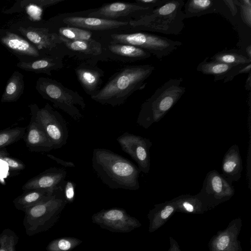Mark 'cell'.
I'll return each mask as SVG.
<instances>
[{"instance_id": "cell-29", "label": "cell", "mask_w": 251, "mask_h": 251, "mask_svg": "<svg viewBox=\"0 0 251 251\" xmlns=\"http://www.w3.org/2000/svg\"><path fill=\"white\" fill-rule=\"evenodd\" d=\"M210 60L234 66L244 65L251 62L247 53L237 50H222L214 55Z\"/></svg>"}, {"instance_id": "cell-14", "label": "cell", "mask_w": 251, "mask_h": 251, "mask_svg": "<svg viewBox=\"0 0 251 251\" xmlns=\"http://www.w3.org/2000/svg\"><path fill=\"white\" fill-rule=\"evenodd\" d=\"M154 8L141 5L136 2H115L107 3L90 12L89 17L117 20L121 17H133L139 18Z\"/></svg>"}, {"instance_id": "cell-17", "label": "cell", "mask_w": 251, "mask_h": 251, "mask_svg": "<svg viewBox=\"0 0 251 251\" xmlns=\"http://www.w3.org/2000/svg\"><path fill=\"white\" fill-rule=\"evenodd\" d=\"M231 222L228 227L219 231L209 242V251H242L237 240L241 226L240 219Z\"/></svg>"}, {"instance_id": "cell-39", "label": "cell", "mask_w": 251, "mask_h": 251, "mask_svg": "<svg viewBox=\"0 0 251 251\" xmlns=\"http://www.w3.org/2000/svg\"><path fill=\"white\" fill-rule=\"evenodd\" d=\"M48 157L56 161L58 164L66 167H75L74 163L71 161H64L60 158H57L52 154H47Z\"/></svg>"}, {"instance_id": "cell-4", "label": "cell", "mask_w": 251, "mask_h": 251, "mask_svg": "<svg viewBox=\"0 0 251 251\" xmlns=\"http://www.w3.org/2000/svg\"><path fill=\"white\" fill-rule=\"evenodd\" d=\"M182 78H171L159 87L142 104L137 124L147 129L159 122L185 92Z\"/></svg>"}, {"instance_id": "cell-36", "label": "cell", "mask_w": 251, "mask_h": 251, "mask_svg": "<svg viewBox=\"0 0 251 251\" xmlns=\"http://www.w3.org/2000/svg\"><path fill=\"white\" fill-rule=\"evenodd\" d=\"M75 184L70 180H66L63 186V191L67 202H73L75 200Z\"/></svg>"}, {"instance_id": "cell-31", "label": "cell", "mask_w": 251, "mask_h": 251, "mask_svg": "<svg viewBox=\"0 0 251 251\" xmlns=\"http://www.w3.org/2000/svg\"><path fill=\"white\" fill-rule=\"evenodd\" d=\"M57 31L55 33L69 40H88L93 39L92 34L90 31L74 26L60 27Z\"/></svg>"}, {"instance_id": "cell-2", "label": "cell", "mask_w": 251, "mask_h": 251, "mask_svg": "<svg viewBox=\"0 0 251 251\" xmlns=\"http://www.w3.org/2000/svg\"><path fill=\"white\" fill-rule=\"evenodd\" d=\"M154 70L151 65L126 66L115 73L91 98L101 104L112 106L124 104L137 91L143 89L145 81Z\"/></svg>"}, {"instance_id": "cell-30", "label": "cell", "mask_w": 251, "mask_h": 251, "mask_svg": "<svg viewBox=\"0 0 251 251\" xmlns=\"http://www.w3.org/2000/svg\"><path fill=\"white\" fill-rule=\"evenodd\" d=\"M216 1L211 0H190L184 4L183 11L185 18L200 16L211 13L216 9Z\"/></svg>"}, {"instance_id": "cell-11", "label": "cell", "mask_w": 251, "mask_h": 251, "mask_svg": "<svg viewBox=\"0 0 251 251\" xmlns=\"http://www.w3.org/2000/svg\"><path fill=\"white\" fill-rule=\"evenodd\" d=\"M116 140L122 150L137 163L141 172L148 174L151 167L150 149L152 145L151 141L127 132L119 136Z\"/></svg>"}, {"instance_id": "cell-5", "label": "cell", "mask_w": 251, "mask_h": 251, "mask_svg": "<svg viewBox=\"0 0 251 251\" xmlns=\"http://www.w3.org/2000/svg\"><path fill=\"white\" fill-rule=\"evenodd\" d=\"M67 203L63 189H60L26 210L23 220L26 234L33 236L51 228L58 220Z\"/></svg>"}, {"instance_id": "cell-20", "label": "cell", "mask_w": 251, "mask_h": 251, "mask_svg": "<svg viewBox=\"0 0 251 251\" xmlns=\"http://www.w3.org/2000/svg\"><path fill=\"white\" fill-rule=\"evenodd\" d=\"M108 57L122 61H136L149 58L151 54L129 45L110 42L105 49Z\"/></svg>"}, {"instance_id": "cell-24", "label": "cell", "mask_w": 251, "mask_h": 251, "mask_svg": "<svg viewBox=\"0 0 251 251\" xmlns=\"http://www.w3.org/2000/svg\"><path fill=\"white\" fill-rule=\"evenodd\" d=\"M62 59L60 56H47L29 63L19 62L16 66L28 72L37 74L42 73L51 75V72L63 67Z\"/></svg>"}, {"instance_id": "cell-32", "label": "cell", "mask_w": 251, "mask_h": 251, "mask_svg": "<svg viewBox=\"0 0 251 251\" xmlns=\"http://www.w3.org/2000/svg\"><path fill=\"white\" fill-rule=\"evenodd\" d=\"M26 127H16L0 130V149L24 138Z\"/></svg>"}, {"instance_id": "cell-9", "label": "cell", "mask_w": 251, "mask_h": 251, "mask_svg": "<svg viewBox=\"0 0 251 251\" xmlns=\"http://www.w3.org/2000/svg\"><path fill=\"white\" fill-rule=\"evenodd\" d=\"M30 114L42 126L51 141L53 149L61 148L66 144L69 131L62 115L49 103L39 108L35 103L28 105Z\"/></svg>"}, {"instance_id": "cell-27", "label": "cell", "mask_w": 251, "mask_h": 251, "mask_svg": "<svg viewBox=\"0 0 251 251\" xmlns=\"http://www.w3.org/2000/svg\"><path fill=\"white\" fill-rule=\"evenodd\" d=\"M53 193L41 190L25 191L16 198L13 201V203L16 209L25 212L26 210L40 203Z\"/></svg>"}, {"instance_id": "cell-37", "label": "cell", "mask_w": 251, "mask_h": 251, "mask_svg": "<svg viewBox=\"0 0 251 251\" xmlns=\"http://www.w3.org/2000/svg\"><path fill=\"white\" fill-rule=\"evenodd\" d=\"M241 7L243 18L246 22L250 26L251 24V2L249 0L238 1Z\"/></svg>"}, {"instance_id": "cell-15", "label": "cell", "mask_w": 251, "mask_h": 251, "mask_svg": "<svg viewBox=\"0 0 251 251\" xmlns=\"http://www.w3.org/2000/svg\"><path fill=\"white\" fill-rule=\"evenodd\" d=\"M66 175L64 168H49L27 180L23 185L22 190H41L53 193L63 189Z\"/></svg>"}, {"instance_id": "cell-6", "label": "cell", "mask_w": 251, "mask_h": 251, "mask_svg": "<svg viewBox=\"0 0 251 251\" xmlns=\"http://www.w3.org/2000/svg\"><path fill=\"white\" fill-rule=\"evenodd\" d=\"M35 87L42 98L50 101L54 107L62 110L76 121L82 118L83 115L77 106L84 110L86 105L83 98L76 91L49 77H39Z\"/></svg>"}, {"instance_id": "cell-23", "label": "cell", "mask_w": 251, "mask_h": 251, "mask_svg": "<svg viewBox=\"0 0 251 251\" xmlns=\"http://www.w3.org/2000/svg\"><path fill=\"white\" fill-rule=\"evenodd\" d=\"M61 39L63 45L78 57L93 58L101 55L103 51L101 44L93 39L74 41L69 40L62 37Z\"/></svg>"}, {"instance_id": "cell-8", "label": "cell", "mask_w": 251, "mask_h": 251, "mask_svg": "<svg viewBox=\"0 0 251 251\" xmlns=\"http://www.w3.org/2000/svg\"><path fill=\"white\" fill-rule=\"evenodd\" d=\"M110 37L111 42L141 48L159 60L169 55L182 45L179 41L147 32L113 33L110 35Z\"/></svg>"}, {"instance_id": "cell-19", "label": "cell", "mask_w": 251, "mask_h": 251, "mask_svg": "<svg viewBox=\"0 0 251 251\" xmlns=\"http://www.w3.org/2000/svg\"><path fill=\"white\" fill-rule=\"evenodd\" d=\"M29 125L24 136L27 149L31 152H48L53 150V145L42 126L30 114Z\"/></svg>"}, {"instance_id": "cell-35", "label": "cell", "mask_w": 251, "mask_h": 251, "mask_svg": "<svg viewBox=\"0 0 251 251\" xmlns=\"http://www.w3.org/2000/svg\"><path fill=\"white\" fill-rule=\"evenodd\" d=\"M18 241L17 234L10 229H5L0 234V246L16 247Z\"/></svg>"}, {"instance_id": "cell-33", "label": "cell", "mask_w": 251, "mask_h": 251, "mask_svg": "<svg viewBox=\"0 0 251 251\" xmlns=\"http://www.w3.org/2000/svg\"><path fill=\"white\" fill-rule=\"evenodd\" d=\"M82 241L72 237H64L51 241L47 246V251H70L81 244Z\"/></svg>"}, {"instance_id": "cell-26", "label": "cell", "mask_w": 251, "mask_h": 251, "mask_svg": "<svg viewBox=\"0 0 251 251\" xmlns=\"http://www.w3.org/2000/svg\"><path fill=\"white\" fill-rule=\"evenodd\" d=\"M24 89V75L20 72L15 71L7 82L0 101L1 102L17 101L23 94Z\"/></svg>"}, {"instance_id": "cell-34", "label": "cell", "mask_w": 251, "mask_h": 251, "mask_svg": "<svg viewBox=\"0 0 251 251\" xmlns=\"http://www.w3.org/2000/svg\"><path fill=\"white\" fill-rule=\"evenodd\" d=\"M0 159L7 163L11 171H20L25 169V164L20 160L11 156L5 149H0Z\"/></svg>"}, {"instance_id": "cell-28", "label": "cell", "mask_w": 251, "mask_h": 251, "mask_svg": "<svg viewBox=\"0 0 251 251\" xmlns=\"http://www.w3.org/2000/svg\"><path fill=\"white\" fill-rule=\"evenodd\" d=\"M177 211L190 213H201L206 211L204 204L197 196L183 194L172 200Z\"/></svg>"}, {"instance_id": "cell-12", "label": "cell", "mask_w": 251, "mask_h": 251, "mask_svg": "<svg viewBox=\"0 0 251 251\" xmlns=\"http://www.w3.org/2000/svg\"><path fill=\"white\" fill-rule=\"evenodd\" d=\"M0 43L20 62L29 63L49 56L40 51L25 38L8 28H0Z\"/></svg>"}, {"instance_id": "cell-21", "label": "cell", "mask_w": 251, "mask_h": 251, "mask_svg": "<svg viewBox=\"0 0 251 251\" xmlns=\"http://www.w3.org/2000/svg\"><path fill=\"white\" fill-rule=\"evenodd\" d=\"M243 169L239 148L233 144L226 151L223 158L221 174L229 183L238 181Z\"/></svg>"}, {"instance_id": "cell-10", "label": "cell", "mask_w": 251, "mask_h": 251, "mask_svg": "<svg viewBox=\"0 0 251 251\" xmlns=\"http://www.w3.org/2000/svg\"><path fill=\"white\" fill-rule=\"evenodd\" d=\"M234 193L235 189L232 184L217 170H213L206 174L202 188L196 195L207 211L229 200Z\"/></svg>"}, {"instance_id": "cell-1", "label": "cell", "mask_w": 251, "mask_h": 251, "mask_svg": "<svg viewBox=\"0 0 251 251\" xmlns=\"http://www.w3.org/2000/svg\"><path fill=\"white\" fill-rule=\"evenodd\" d=\"M93 169L102 182L111 189L137 190L141 171L128 159L103 148L93 150Z\"/></svg>"}, {"instance_id": "cell-38", "label": "cell", "mask_w": 251, "mask_h": 251, "mask_svg": "<svg viewBox=\"0 0 251 251\" xmlns=\"http://www.w3.org/2000/svg\"><path fill=\"white\" fill-rule=\"evenodd\" d=\"M167 0H136L135 2L143 6L155 8L164 4Z\"/></svg>"}, {"instance_id": "cell-40", "label": "cell", "mask_w": 251, "mask_h": 251, "mask_svg": "<svg viewBox=\"0 0 251 251\" xmlns=\"http://www.w3.org/2000/svg\"><path fill=\"white\" fill-rule=\"evenodd\" d=\"M0 251H16V247L0 246Z\"/></svg>"}, {"instance_id": "cell-16", "label": "cell", "mask_w": 251, "mask_h": 251, "mask_svg": "<svg viewBox=\"0 0 251 251\" xmlns=\"http://www.w3.org/2000/svg\"><path fill=\"white\" fill-rule=\"evenodd\" d=\"M62 22L67 26H74L87 30L103 31L123 28L129 22L112 20L92 17L68 16Z\"/></svg>"}, {"instance_id": "cell-18", "label": "cell", "mask_w": 251, "mask_h": 251, "mask_svg": "<svg viewBox=\"0 0 251 251\" xmlns=\"http://www.w3.org/2000/svg\"><path fill=\"white\" fill-rule=\"evenodd\" d=\"M75 71L80 84L87 94L91 96L100 89L104 72L95 64L83 62Z\"/></svg>"}, {"instance_id": "cell-3", "label": "cell", "mask_w": 251, "mask_h": 251, "mask_svg": "<svg viewBox=\"0 0 251 251\" xmlns=\"http://www.w3.org/2000/svg\"><path fill=\"white\" fill-rule=\"evenodd\" d=\"M184 4L183 0H167L143 16L130 20L129 25L138 30L178 35L184 27Z\"/></svg>"}, {"instance_id": "cell-22", "label": "cell", "mask_w": 251, "mask_h": 251, "mask_svg": "<svg viewBox=\"0 0 251 251\" xmlns=\"http://www.w3.org/2000/svg\"><path fill=\"white\" fill-rule=\"evenodd\" d=\"M243 66H234L208 61V59L205 58L198 65L197 70L204 75H213L215 81L224 79V82H226L231 80L235 75H238L239 70Z\"/></svg>"}, {"instance_id": "cell-25", "label": "cell", "mask_w": 251, "mask_h": 251, "mask_svg": "<svg viewBox=\"0 0 251 251\" xmlns=\"http://www.w3.org/2000/svg\"><path fill=\"white\" fill-rule=\"evenodd\" d=\"M176 211V205L172 200L155 204L148 215L150 221V232L154 231L165 224Z\"/></svg>"}, {"instance_id": "cell-13", "label": "cell", "mask_w": 251, "mask_h": 251, "mask_svg": "<svg viewBox=\"0 0 251 251\" xmlns=\"http://www.w3.org/2000/svg\"><path fill=\"white\" fill-rule=\"evenodd\" d=\"M94 223L112 232H128L141 226L139 222L120 208L102 209L92 217Z\"/></svg>"}, {"instance_id": "cell-7", "label": "cell", "mask_w": 251, "mask_h": 251, "mask_svg": "<svg viewBox=\"0 0 251 251\" xmlns=\"http://www.w3.org/2000/svg\"><path fill=\"white\" fill-rule=\"evenodd\" d=\"M8 28L25 38L45 54L60 56L58 51L63 46L61 37L42 23L24 18L11 23Z\"/></svg>"}]
</instances>
